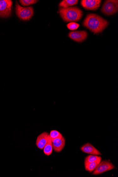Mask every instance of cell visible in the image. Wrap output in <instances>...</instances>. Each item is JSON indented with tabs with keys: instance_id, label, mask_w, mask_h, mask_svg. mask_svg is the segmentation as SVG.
Listing matches in <instances>:
<instances>
[{
	"instance_id": "1",
	"label": "cell",
	"mask_w": 118,
	"mask_h": 177,
	"mask_svg": "<svg viewBox=\"0 0 118 177\" xmlns=\"http://www.w3.org/2000/svg\"><path fill=\"white\" fill-rule=\"evenodd\" d=\"M83 25L94 33L102 32L108 26L109 22L95 14H88L83 23Z\"/></svg>"
},
{
	"instance_id": "2",
	"label": "cell",
	"mask_w": 118,
	"mask_h": 177,
	"mask_svg": "<svg viewBox=\"0 0 118 177\" xmlns=\"http://www.w3.org/2000/svg\"><path fill=\"white\" fill-rule=\"evenodd\" d=\"M59 13L63 19L66 22L78 21L83 15L82 11L76 7L60 8Z\"/></svg>"
},
{
	"instance_id": "3",
	"label": "cell",
	"mask_w": 118,
	"mask_h": 177,
	"mask_svg": "<svg viewBox=\"0 0 118 177\" xmlns=\"http://www.w3.org/2000/svg\"><path fill=\"white\" fill-rule=\"evenodd\" d=\"M16 12L19 18L23 20L30 19L33 15V8L32 7L25 8L20 6L18 2L16 3Z\"/></svg>"
},
{
	"instance_id": "4",
	"label": "cell",
	"mask_w": 118,
	"mask_h": 177,
	"mask_svg": "<svg viewBox=\"0 0 118 177\" xmlns=\"http://www.w3.org/2000/svg\"><path fill=\"white\" fill-rule=\"evenodd\" d=\"M118 1L116 0H108L104 4L101 11L106 15H111L116 13L118 11Z\"/></svg>"
},
{
	"instance_id": "5",
	"label": "cell",
	"mask_w": 118,
	"mask_h": 177,
	"mask_svg": "<svg viewBox=\"0 0 118 177\" xmlns=\"http://www.w3.org/2000/svg\"><path fill=\"white\" fill-rule=\"evenodd\" d=\"M13 2L11 0H0V17L7 18L11 14Z\"/></svg>"
},
{
	"instance_id": "6",
	"label": "cell",
	"mask_w": 118,
	"mask_h": 177,
	"mask_svg": "<svg viewBox=\"0 0 118 177\" xmlns=\"http://www.w3.org/2000/svg\"><path fill=\"white\" fill-rule=\"evenodd\" d=\"M115 167L111 162L107 160L101 161L98 166L93 171V174L98 175L107 171L114 169Z\"/></svg>"
},
{
	"instance_id": "7",
	"label": "cell",
	"mask_w": 118,
	"mask_h": 177,
	"mask_svg": "<svg viewBox=\"0 0 118 177\" xmlns=\"http://www.w3.org/2000/svg\"><path fill=\"white\" fill-rule=\"evenodd\" d=\"M101 3L100 0H82L81 4L86 9L95 10L99 7Z\"/></svg>"
},
{
	"instance_id": "8",
	"label": "cell",
	"mask_w": 118,
	"mask_h": 177,
	"mask_svg": "<svg viewBox=\"0 0 118 177\" xmlns=\"http://www.w3.org/2000/svg\"><path fill=\"white\" fill-rule=\"evenodd\" d=\"M69 36L74 41L81 42L87 38V33L85 30L73 31L69 33Z\"/></svg>"
},
{
	"instance_id": "9",
	"label": "cell",
	"mask_w": 118,
	"mask_h": 177,
	"mask_svg": "<svg viewBox=\"0 0 118 177\" xmlns=\"http://www.w3.org/2000/svg\"><path fill=\"white\" fill-rule=\"evenodd\" d=\"M50 138L49 134L44 132L37 137L36 141V146L39 149L42 150Z\"/></svg>"
},
{
	"instance_id": "10",
	"label": "cell",
	"mask_w": 118,
	"mask_h": 177,
	"mask_svg": "<svg viewBox=\"0 0 118 177\" xmlns=\"http://www.w3.org/2000/svg\"><path fill=\"white\" fill-rule=\"evenodd\" d=\"M80 149L82 152L91 155L99 156L102 155L99 150L89 143L82 146Z\"/></svg>"
},
{
	"instance_id": "11",
	"label": "cell",
	"mask_w": 118,
	"mask_h": 177,
	"mask_svg": "<svg viewBox=\"0 0 118 177\" xmlns=\"http://www.w3.org/2000/svg\"><path fill=\"white\" fill-rule=\"evenodd\" d=\"M52 141L53 149L56 152H59L64 148L65 144V140L64 137L61 139L57 138Z\"/></svg>"
},
{
	"instance_id": "12",
	"label": "cell",
	"mask_w": 118,
	"mask_h": 177,
	"mask_svg": "<svg viewBox=\"0 0 118 177\" xmlns=\"http://www.w3.org/2000/svg\"><path fill=\"white\" fill-rule=\"evenodd\" d=\"M102 161V158H101L91 163L85 165V169L86 171H88L89 172H92L96 169V168L98 166L100 163Z\"/></svg>"
},
{
	"instance_id": "13",
	"label": "cell",
	"mask_w": 118,
	"mask_h": 177,
	"mask_svg": "<svg viewBox=\"0 0 118 177\" xmlns=\"http://www.w3.org/2000/svg\"><path fill=\"white\" fill-rule=\"evenodd\" d=\"M53 148L52 140L50 137L48 140L43 148V151L46 155L49 156L52 153Z\"/></svg>"
},
{
	"instance_id": "14",
	"label": "cell",
	"mask_w": 118,
	"mask_h": 177,
	"mask_svg": "<svg viewBox=\"0 0 118 177\" xmlns=\"http://www.w3.org/2000/svg\"><path fill=\"white\" fill-rule=\"evenodd\" d=\"M78 0H64L60 3L59 6L63 8H67L69 7L78 3Z\"/></svg>"
},
{
	"instance_id": "15",
	"label": "cell",
	"mask_w": 118,
	"mask_h": 177,
	"mask_svg": "<svg viewBox=\"0 0 118 177\" xmlns=\"http://www.w3.org/2000/svg\"><path fill=\"white\" fill-rule=\"evenodd\" d=\"M101 157L93 155H90L86 157L85 158L84 165H85L88 163H91L94 161L97 160Z\"/></svg>"
},
{
	"instance_id": "16",
	"label": "cell",
	"mask_w": 118,
	"mask_h": 177,
	"mask_svg": "<svg viewBox=\"0 0 118 177\" xmlns=\"http://www.w3.org/2000/svg\"><path fill=\"white\" fill-rule=\"evenodd\" d=\"M50 137L52 141L57 138H62L63 136L62 134L56 130H51L49 134Z\"/></svg>"
},
{
	"instance_id": "17",
	"label": "cell",
	"mask_w": 118,
	"mask_h": 177,
	"mask_svg": "<svg viewBox=\"0 0 118 177\" xmlns=\"http://www.w3.org/2000/svg\"><path fill=\"white\" fill-rule=\"evenodd\" d=\"M38 1H36V0H20V1L21 5L24 6L36 3Z\"/></svg>"
},
{
	"instance_id": "18",
	"label": "cell",
	"mask_w": 118,
	"mask_h": 177,
	"mask_svg": "<svg viewBox=\"0 0 118 177\" xmlns=\"http://www.w3.org/2000/svg\"><path fill=\"white\" fill-rule=\"evenodd\" d=\"M80 25L76 22H72L67 25V27L69 30H75L78 28Z\"/></svg>"
}]
</instances>
